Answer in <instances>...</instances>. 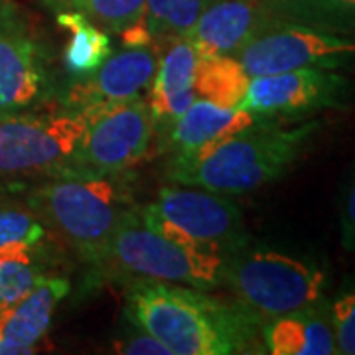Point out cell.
I'll return each instance as SVG.
<instances>
[{"label": "cell", "mask_w": 355, "mask_h": 355, "mask_svg": "<svg viewBox=\"0 0 355 355\" xmlns=\"http://www.w3.org/2000/svg\"><path fill=\"white\" fill-rule=\"evenodd\" d=\"M58 24L71 38L64 51V64L71 76H87L113 53L109 32L76 10H58Z\"/></svg>", "instance_id": "d6986e66"}, {"label": "cell", "mask_w": 355, "mask_h": 355, "mask_svg": "<svg viewBox=\"0 0 355 355\" xmlns=\"http://www.w3.org/2000/svg\"><path fill=\"white\" fill-rule=\"evenodd\" d=\"M28 205L89 263H97L114 227L132 209V191L121 174L51 178L28 193Z\"/></svg>", "instance_id": "3957f363"}, {"label": "cell", "mask_w": 355, "mask_h": 355, "mask_svg": "<svg viewBox=\"0 0 355 355\" xmlns=\"http://www.w3.org/2000/svg\"><path fill=\"white\" fill-rule=\"evenodd\" d=\"M0 312H2V310H0Z\"/></svg>", "instance_id": "f1b7e54d"}, {"label": "cell", "mask_w": 355, "mask_h": 355, "mask_svg": "<svg viewBox=\"0 0 355 355\" xmlns=\"http://www.w3.org/2000/svg\"><path fill=\"white\" fill-rule=\"evenodd\" d=\"M12 12L0 16V111L32 105L44 83L36 44L14 24Z\"/></svg>", "instance_id": "2e32d148"}, {"label": "cell", "mask_w": 355, "mask_h": 355, "mask_svg": "<svg viewBox=\"0 0 355 355\" xmlns=\"http://www.w3.org/2000/svg\"><path fill=\"white\" fill-rule=\"evenodd\" d=\"M125 312L140 330L153 334L172 355L266 354L263 322L237 300L223 302L205 291L132 279Z\"/></svg>", "instance_id": "6da1fadb"}, {"label": "cell", "mask_w": 355, "mask_h": 355, "mask_svg": "<svg viewBox=\"0 0 355 355\" xmlns=\"http://www.w3.org/2000/svg\"><path fill=\"white\" fill-rule=\"evenodd\" d=\"M265 352L272 355H334L338 345L330 318V298L263 324Z\"/></svg>", "instance_id": "e0dca14e"}, {"label": "cell", "mask_w": 355, "mask_h": 355, "mask_svg": "<svg viewBox=\"0 0 355 355\" xmlns=\"http://www.w3.org/2000/svg\"><path fill=\"white\" fill-rule=\"evenodd\" d=\"M14 10V0H0V16L12 12Z\"/></svg>", "instance_id": "83f0119b"}, {"label": "cell", "mask_w": 355, "mask_h": 355, "mask_svg": "<svg viewBox=\"0 0 355 355\" xmlns=\"http://www.w3.org/2000/svg\"><path fill=\"white\" fill-rule=\"evenodd\" d=\"M46 223L30 205L0 203V257L34 261L46 239Z\"/></svg>", "instance_id": "44dd1931"}, {"label": "cell", "mask_w": 355, "mask_h": 355, "mask_svg": "<svg viewBox=\"0 0 355 355\" xmlns=\"http://www.w3.org/2000/svg\"><path fill=\"white\" fill-rule=\"evenodd\" d=\"M221 284L263 324L328 298L326 268L298 254L263 245H245L225 257Z\"/></svg>", "instance_id": "277c9868"}, {"label": "cell", "mask_w": 355, "mask_h": 355, "mask_svg": "<svg viewBox=\"0 0 355 355\" xmlns=\"http://www.w3.org/2000/svg\"><path fill=\"white\" fill-rule=\"evenodd\" d=\"M158 64L156 44L125 46L113 51L97 69L79 77L67 91V105L81 111L103 103H121L142 97L150 89Z\"/></svg>", "instance_id": "8fae6325"}, {"label": "cell", "mask_w": 355, "mask_h": 355, "mask_svg": "<svg viewBox=\"0 0 355 355\" xmlns=\"http://www.w3.org/2000/svg\"><path fill=\"white\" fill-rule=\"evenodd\" d=\"M330 318L338 354L355 355V277L330 298Z\"/></svg>", "instance_id": "d4e9b609"}, {"label": "cell", "mask_w": 355, "mask_h": 355, "mask_svg": "<svg viewBox=\"0 0 355 355\" xmlns=\"http://www.w3.org/2000/svg\"><path fill=\"white\" fill-rule=\"evenodd\" d=\"M79 111L58 114L0 111V176L64 178L85 130Z\"/></svg>", "instance_id": "ba28073f"}, {"label": "cell", "mask_w": 355, "mask_h": 355, "mask_svg": "<svg viewBox=\"0 0 355 355\" xmlns=\"http://www.w3.org/2000/svg\"><path fill=\"white\" fill-rule=\"evenodd\" d=\"M158 48V64L148 89V107L154 132H168L184 111L198 99L193 79L198 67V50L188 36H176L154 42Z\"/></svg>", "instance_id": "4fadbf2b"}, {"label": "cell", "mask_w": 355, "mask_h": 355, "mask_svg": "<svg viewBox=\"0 0 355 355\" xmlns=\"http://www.w3.org/2000/svg\"><path fill=\"white\" fill-rule=\"evenodd\" d=\"M251 76L235 55H200L193 89L200 99L225 109H239L247 95Z\"/></svg>", "instance_id": "ac0fdd59"}, {"label": "cell", "mask_w": 355, "mask_h": 355, "mask_svg": "<svg viewBox=\"0 0 355 355\" xmlns=\"http://www.w3.org/2000/svg\"><path fill=\"white\" fill-rule=\"evenodd\" d=\"M340 233L343 249L355 253V172L343 190L340 203Z\"/></svg>", "instance_id": "4316f807"}, {"label": "cell", "mask_w": 355, "mask_h": 355, "mask_svg": "<svg viewBox=\"0 0 355 355\" xmlns=\"http://www.w3.org/2000/svg\"><path fill=\"white\" fill-rule=\"evenodd\" d=\"M225 257L186 249L150 229L140 207L128 209L114 227L95 265L125 279H144L168 284H186L200 291L221 286Z\"/></svg>", "instance_id": "5b68a950"}, {"label": "cell", "mask_w": 355, "mask_h": 355, "mask_svg": "<svg viewBox=\"0 0 355 355\" xmlns=\"http://www.w3.org/2000/svg\"><path fill=\"white\" fill-rule=\"evenodd\" d=\"M275 18L266 0H209L188 38L198 55H235Z\"/></svg>", "instance_id": "5bb4252c"}, {"label": "cell", "mask_w": 355, "mask_h": 355, "mask_svg": "<svg viewBox=\"0 0 355 355\" xmlns=\"http://www.w3.org/2000/svg\"><path fill=\"white\" fill-rule=\"evenodd\" d=\"M46 279L34 265L24 259L0 257V310L16 304Z\"/></svg>", "instance_id": "cb8c5ba5"}, {"label": "cell", "mask_w": 355, "mask_h": 355, "mask_svg": "<svg viewBox=\"0 0 355 355\" xmlns=\"http://www.w3.org/2000/svg\"><path fill=\"white\" fill-rule=\"evenodd\" d=\"M140 214L156 233L200 253L227 257L253 241L235 202L198 186H164Z\"/></svg>", "instance_id": "8992f818"}, {"label": "cell", "mask_w": 355, "mask_h": 355, "mask_svg": "<svg viewBox=\"0 0 355 355\" xmlns=\"http://www.w3.org/2000/svg\"><path fill=\"white\" fill-rule=\"evenodd\" d=\"M55 10H76L109 34H121L144 16L146 0H48Z\"/></svg>", "instance_id": "603a6c76"}, {"label": "cell", "mask_w": 355, "mask_h": 355, "mask_svg": "<svg viewBox=\"0 0 355 355\" xmlns=\"http://www.w3.org/2000/svg\"><path fill=\"white\" fill-rule=\"evenodd\" d=\"M69 294V280L46 277L22 300L0 312V355L34 354L48 334L55 308Z\"/></svg>", "instance_id": "9a60e30c"}, {"label": "cell", "mask_w": 355, "mask_h": 355, "mask_svg": "<svg viewBox=\"0 0 355 355\" xmlns=\"http://www.w3.org/2000/svg\"><path fill=\"white\" fill-rule=\"evenodd\" d=\"M209 0H146L144 22L153 42L188 36Z\"/></svg>", "instance_id": "7402d4cb"}, {"label": "cell", "mask_w": 355, "mask_h": 355, "mask_svg": "<svg viewBox=\"0 0 355 355\" xmlns=\"http://www.w3.org/2000/svg\"><path fill=\"white\" fill-rule=\"evenodd\" d=\"M259 121L241 109H225L207 99H196L184 114L166 132V142L172 153L168 170L196 164L243 128Z\"/></svg>", "instance_id": "7c38bea8"}, {"label": "cell", "mask_w": 355, "mask_h": 355, "mask_svg": "<svg viewBox=\"0 0 355 355\" xmlns=\"http://www.w3.org/2000/svg\"><path fill=\"white\" fill-rule=\"evenodd\" d=\"M114 349L125 355H172V352L158 338L140 328L114 343Z\"/></svg>", "instance_id": "484cf974"}, {"label": "cell", "mask_w": 355, "mask_h": 355, "mask_svg": "<svg viewBox=\"0 0 355 355\" xmlns=\"http://www.w3.org/2000/svg\"><path fill=\"white\" fill-rule=\"evenodd\" d=\"M280 20L355 38V0H266Z\"/></svg>", "instance_id": "ffe728a7"}, {"label": "cell", "mask_w": 355, "mask_h": 355, "mask_svg": "<svg viewBox=\"0 0 355 355\" xmlns=\"http://www.w3.org/2000/svg\"><path fill=\"white\" fill-rule=\"evenodd\" d=\"M251 77L300 67L338 69L355 64V38L275 18L235 53Z\"/></svg>", "instance_id": "9c48e42d"}, {"label": "cell", "mask_w": 355, "mask_h": 355, "mask_svg": "<svg viewBox=\"0 0 355 355\" xmlns=\"http://www.w3.org/2000/svg\"><path fill=\"white\" fill-rule=\"evenodd\" d=\"M320 127L318 119L294 127L259 119L229 137L216 153L196 164L172 168L166 176L182 186H198L225 196L259 190L284 176L302 158Z\"/></svg>", "instance_id": "7a4b0ae2"}, {"label": "cell", "mask_w": 355, "mask_h": 355, "mask_svg": "<svg viewBox=\"0 0 355 355\" xmlns=\"http://www.w3.org/2000/svg\"><path fill=\"white\" fill-rule=\"evenodd\" d=\"M87 125L64 178L114 176L144 160L154 139L150 107L144 97L81 109Z\"/></svg>", "instance_id": "52a82bcc"}, {"label": "cell", "mask_w": 355, "mask_h": 355, "mask_svg": "<svg viewBox=\"0 0 355 355\" xmlns=\"http://www.w3.org/2000/svg\"><path fill=\"white\" fill-rule=\"evenodd\" d=\"M352 97L347 77L326 67H300L251 77L241 111L270 123H300L316 113L342 109Z\"/></svg>", "instance_id": "30bf717a"}]
</instances>
